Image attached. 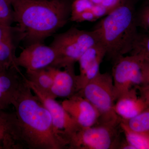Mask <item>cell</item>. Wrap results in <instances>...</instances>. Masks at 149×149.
I'll use <instances>...</instances> for the list:
<instances>
[{
    "label": "cell",
    "mask_w": 149,
    "mask_h": 149,
    "mask_svg": "<svg viewBox=\"0 0 149 149\" xmlns=\"http://www.w3.org/2000/svg\"><path fill=\"white\" fill-rule=\"evenodd\" d=\"M12 105L23 148L68 149V143L56 130L48 110L23 81Z\"/></svg>",
    "instance_id": "6da1fadb"
},
{
    "label": "cell",
    "mask_w": 149,
    "mask_h": 149,
    "mask_svg": "<svg viewBox=\"0 0 149 149\" xmlns=\"http://www.w3.org/2000/svg\"><path fill=\"white\" fill-rule=\"evenodd\" d=\"M19 38L42 43L70 20L73 0H10Z\"/></svg>",
    "instance_id": "7a4b0ae2"
},
{
    "label": "cell",
    "mask_w": 149,
    "mask_h": 149,
    "mask_svg": "<svg viewBox=\"0 0 149 149\" xmlns=\"http://www.w3.org/2000/svg\"><path fill=\"white\" fill-rule=\"evenodd\" d=\"M135 3L133 0H124L94 28L105 49L106 56L113 62L131 53L139 35Z\"/></svg>",
    "instance_id": "3957f363"
},
{
    "label": "cell",
    "mask_w": 149,
    "mask_h": 149,
    "mask_svg": "<svg viewBox=\"0 0 149 149\" xmlns=\"http://www.w3.org/2000/svg\"><path fill=\"white\" fill-rule=\"evenodd\" d=\"M100 42L95 29L88 31L71 27L56 35L50 45L57 53L56 60L52 66L61 69L74 67L89 48Z\"/></svg>",
    "instance_id": "277c9868"
},
{
    "label": "cell",
    "mask_w": 149,
    "mask_h": 149,
    "mask_svg": "<svg viewBox=\"0 0 149 149\" xmlns=\"http://www.w3.org/2000/svg\"><path fill=\"white\" fill-rule=\"evenodd\" d=\"M119 120L81 128L70 139L69 149H121L125 141Z\"/></svg>",
    "instance_id": "5b68a950"
},
{
    "label": "cell",
    "mask_w": 149,
    "mask_h": 149,
    "mask_svg": "<svg viewBox=\"0 0 149 149\" xmlns=\"http://www.w3.org/2000/svg\"><path fill=\"white\" fill-rule=\"evenodd\" d=\"M77 94L88 100L99 112L98 122L120 119L114 110L116 98L111 74L100 72Z\"/></svg>",
    "instance_id": "8992f818"
},
{
    "label": "cell",
    "mask_w": 149,
    "mask_h": 149,
    "mask_svg": "<svg viewBox=\"0 0 149 149\" xmlns=\"http://www.w3.org/2000/svg\"><path fill=\"white\" fill-rule=\"evenodd\" d=\"M142 58L140 54L127 55L113 62L111 75L116 100L133 88L143 85Z\"/></svg>",
    "instance_id": "52a82bcc"
},
{
    "label": "cell",
    "mask_w": 149,
    "mask_h": 149,
    "mask_svg": "<svg viewBox=\"0 0 149 149\" xmlns=\"http://www.w3.org/2000/svg\"><path fill=\"white\" fill-rule=\"evenodd\" d=\"M25 80L33 93L49 112L55 128L66 141L69 148L70 139L81 127L56 99L27 80L25 76Z\"/></svg>",
    "instance_id": "ba28073f"
},
{
    "label": "cell",
    "mask_w": 149,
    "mask_h": 149,
    "mask_svg": "<svg viewBox=\"0 0 149 149\" xmlns=\"http://www.w3.org/2000/svg\"><path fill=\"white\" fill-rule=\"evenodd\" d=\"M57 58V53L52 47L42 43H32L24 48L15 60L16 66L26 71H34L52 66Z\"/></svg>",
    "instance_id": "9c48e42d"
},
{
    "label": "cell",
    "mask_w": 149,
    "mask_h": 149,
    "mask_svg": "<svg viewBox=\"0 0 149 149\" xmlns=\"http://www.w3.org/2000/svg\"><path fill=\"white\" fill-rule=\"evenodd\" d=\"M61 104L81 128L91 127L98 121L99 112L90 102L79 94L65 99Z\"/></svg>",
    "instance_id": "30bf717a"
},
{
    "label": "cell",
    "mask_w": 149,
    "mask_h": 149,
    "mask_svg": "<svg viewBox=\"0 0 149 149\" xmlns=\"http://www.w3.org/2000/svg\"><path fill=\"white\" fill-rule=\"evenodd\" d=\"M106 56V51L100 42L89 48L79 59L80 74L77 76L79 92L100 72V65Z\"/></svg>",
    "instance_id": "8fae6325"
},
{
    "label": "cell",
    "mask_w": 149,
    "mask_h": 149,
    "mask_svg": "<svg viewBox=\"0 0 149 149\" xmlns=\"http://www.w3.org/2000/svg\"><path fill=\"white\" fill-rule=\"evenodd\" d=\"M53 77V84L49 94L54 98H68L79 92L77 76L74 67L61 68L52 66L47 67Z\"/></svg>",
    "instance_id": "7c38bea8"
},
{
    "label": "cell",
    "mask_w": 149,
    "mask_h": 149,
    "mask_svg": "<svg viewBox=\"0 0 149 149\" xmlns=\"http://www.w3.org/2000/svg\"><path fill=\"white\" fill-rule=\"evenodd\" d=\"M24 77L19 68L0 71V111L12 105Z\"/></svg>",
    "instance_id": "4fadbf2b"
},
{
    "label": "cell",
    "mask_w": 149,
    "mask_h": 149,
    "mask_svg": "<svg viewBox=\"0 0 149 149\" xmlns=\"http://www.w3.org/2000/svg\"><path fill=\"white\" fill-rule=\"evenodd\" d=\"M149 107L139 95L137 88H135L116 100L114 110L121 120H128L140 114Z\"/></svg>",
    "instance_id": "5bb4252c"
},
{
    "label": "cell",
    "mask_w": 149,
    "mask_h": 149,
    "mask_svg": "<svg viewBox=\"0 0 149 149\" xmlns=\"http://www.w3.org/2000/svg\"><path fill=\"white\" fill-rule=\"evenodd\" d=\"M14 113L0 111V149H22Z\"/></svg>",
    "instance_id": "9a60e30c"
},
{
    "label": "cell",
    "mask_w": 149,
    "mask_h": 149,
    "mask_svg": "<svg viewBox=\"0 0 149 149\" xmlns=\"http://www.w3.org/2000/svg\"><path fill=\"white\" fill-rule=\"evenodd\" d=\"M25 77L37 87L45 92L49 93L53 84V77L49 69L46 68L26 71Z\"/></svg>",
    "instance_id": "2e32d148"
},
{
    "label": "cell",
    "mask_w": 149,
    "mask_h": 149,
    "mask_svg": "<svg viewBox=\"0 0 149 149\" xmlns=\"http://www.w3.org/2000/svg\"><path fill=\"white\" fill-rule=\"evenodd\" d=\"M16 57L13 42H0V71L18 68L15 64Z\"/></svg>",
    "instance_id": "e0dca14e"
},
{
    "label": "cell",
    "mask_w": 149,
    "mask_h": 149,
    "mask_svg": "<svg viewBox=\"0 0 149 149\" xmlns=\"http://www.w3.org/2000/svg\"><path fill=\"white\" fill-rule=\"evenodd\" d=\"M120 126L130 149H149V135L132 131L121 121Z\"/></svg>",
    "instance_id": "ac0fdd59"
},
{
    "label": "cell",
    "mask_w": 149,
    "mask_h": 149,
    "mask_svg": "<svg viewBox=\"0 0 149 149\" xmlns=\"http://www.w3.org/2000/svg\"><path fill=\"white\" fill-rule=\"evenodd\" d=\"M121 121L132 131L149 135V107L133 118Z\"/></svg>",
    "instance_id": "d6986e66"
},
{
    "label": "cell",
    "mask_w": 149,
    "mask_h": 149,
    "mask_svg": "<svg viewBox=\"0 0 149 149\" xmlns=\"http://www.w3.org/2000/svg\"><path fill=\"white\" fill-rule=\"evenodd\" d=\"M130 54H140L149 58V33H139Z\"/></svg>",
    "instance_id": "ffe728a7"
},
{
    "label": "cell",
    "mask_w": 149,
    "mask_h": 149,
    "mask_svg": "<svg viewBox=\"0 0 149 149\" xmlns=\"http://www.w3.org/2000/svg\"><path fill=\"white\" fill-rule=\"evenodd\" d=\"M13 22L14 11L10 0H0V23L11 25Z\"/></svg>",
    "instance_id": "44dd1931"
},
{
    "label": "cell",
    "mask_w": 149,
    "mask_h": 149,
    "mask_svg": "<svg viewBox=\"0 0 149 149\" xmlns=\"http://www.w3.org/2000/svg\"><path fill=\"white\" fill-rule=\"evenodd\" d=\"M136 19L138 27L149 33V6H143L141 10L137 11Z\"/></svg>",
    "instance_id": "7402d4cb"
},
{
    "label": "cell",
    "mask_w": 149,
    "mask_h": 149,
    "mask_svg": "<svg viewBox=\"0 0 149 149\" xmlns=\"http://www.w3.org/2000/svg\"><path fill=\"white\" fill-rule=\"evenodd\" d=\"M18 35L17 27L0 23V42H13L15 35Z\"/></svg>",
    "instance_id": "603a6c76"
},
{
    "label": "cell",
    "mask_w": 149,
    "mask_h": 149,
    "mask_svg": "<svg viewBox=\"0 0 149 149\" xmlns=\"http://www.w3.org/2000/svg\"><path fill=\"white\" fill-rule=\"evenodd\" d=\"M142 56L141 70L143 77V85L149 88V58Z\"/></svg>",
    "instance_id": "cb8c5ba5"
},
{
    "label": "cell",
    "mask_w": 149,
    "mask_h": 149,
    "mask_svg": "<svg viewBox=\"0 0 149 149\" xmlns=\"http://www.w3.org/2000/svg\"><path fill=\"white\" fill-rule=\"evenodd\" d=\"M140 96L143 99L149 106V88L146 86H141L137 88Z\"/></svg>",
    "instance_id": "d4e9b609"
},
{
    "label": "cell",
    "mask_w": 149,
    "mask_h": 149,
    "mask_svg": "<svg viewBox=\"0 0 149 149\" xmlns=\"http://www.w3.org/2000/svg\"><path fill=\"white\" fill-rule=\"evenodd\" d=\"M136 1L141 2L143 3V6H149V0H133Z\"/></svg>",
    "instance_id": "484cf974"
}]
</instances>
